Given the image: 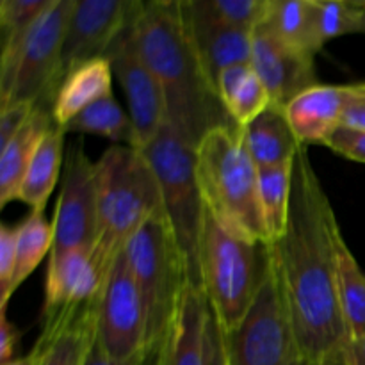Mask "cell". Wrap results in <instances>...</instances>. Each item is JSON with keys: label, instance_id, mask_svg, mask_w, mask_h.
<instances>
[{"label": "cell", "instance_id": "6", "mask_svg": "<svg viewBox=\"0 0 365 365\" xmlns=\"http://www.w3.org/2000/svg\"><path fill=\"white\" fill-rule=\"evenodd\" d=\"M123 253L145 307L146 356L157 365L189 284L187 267L164 214L146 221Z\"/></svg>", "mask_w": 365, "mask_h": 365}, {"label": "cell", "instance_id": "20", "mask_svg": "<svg viewBox=\"0 0 365 365\" xmlns=\"http://www.w3.org/2000/svg\"><path fill=\"white\" fill-rule=\"evenodd\" d=\"M53 0H2V57H0V109L9 103L13 95L18 61L29 32Z\"/></svg>", "mask_w": 365, "mask_h": 365}, {"label": "cell", "instance_id": "9", "mask_svg": "<svg viewBox=\"0 0 365 365\" xmlns=\"http://www.w3.org/2000/svg\"><path fill=\"white\" fill-rule=\"evenodd\" d=\"M96 342L116 362L146 355L145 307L125 253L114 260L100 289Z\"/></svg>", "mask_w": 365, "mask_h": 365}, {"label": "cell", "instance_id": "31", "mask_svg": "<svg viewBox=\"0 0 365 365\" xmlns=\"http://www.w3.org/2000/svg\"><path fill=\"white\" fill-rule=\"evenodd\" d=\"M200 9L230 27L253 32L266 18L271 0H196Z\"/></svg>", "mask_w": 365, "mask_h": 365}, {"label": "cell", "instance_id": "29", "mask_svg": "<svg viewBox=\"0 0 365 365\" xmlns=\"http://www.w3.org/2000/svg\"><path fill=\"white\" fill-rule=\"evenodd\" d=\"M292 163L259 168V191L271 242L285 234L292 196Z\"/></svg>", "mask_w": 365, "mask_h": 365}, {"label": "cell", "instance_id": "25", "mask_svg": "<svg viewBox=\"0 0 365 365\" xmlns=\"http://www.w3.org/2000/svg\"><path fill=\"white\" fill-rule=\"evenodd\" d=\"M64 138H66L64 128L53 125L46 132V135L36 150L34 157H32V163L29 166L24 182H21L16 198L27 203L31 210H43L45 212L46 202L56 189L57 178L61 175L63 159H66L64 157Z\"/></svg>", "mask_w": 365, "mask_h": 365}, {"label": "cell", "instance_id": "13", "mask_svg": "<svg viewBox=\"0 0 365 365\" xmlns=\"http://www.w3.org/2000/svg\"><path fill=\"white\" fill-rule=\"evenodd\" d=\"M143 6L139 0H75L61 53L59 88L75 68L102 59Z\"/></svg>", "mask_w": 365, "mask_h": 365}, {"label": "cell", "instance_id": "32", "mask_svg": "<svg viewBox=\"0 0 365 365\" xmlns=\"http://www.w3.org/2000/svg\"><path fill=\"white\" fill-rule=\"evenodd\" d=\"M321 32L324 41L365 32L364 0H319Z\"/></svg>", "mask_w": 365, "mask_h": 365}, {"label": "cell", "instance_id": "34", "mask_svg": "<svg viewBox=\"0 0 365 365\" xmlns=\"http://www.w3.org/2000/svg\"><path fill=\"white\" fill-rule=\"evenodd\" d=\"M324 146L339 155L346 157L349 160L365 164V132L355 130V128L339 127L334 134L328 138Z\"/></svg>", "mask_w": 365, "mask_h": 365}, {"label": "cell", "instance_id": "2", "mask_svg": "<svg viewBox=\"0 0 365 365\" xmlns=\"http://www.w3.org/2000/svg\"><path fill=\"white\" fill-rule=\"evenodd\" d=\"M141 56L159 81L166 121L192 146L220 127H239L203 71L182 16L180 0L145 2L135 24Z\"/></svg>", "mask_w": 365, "mask_h": 365}, {"label": "cell", "instance_id": "12", "mask_svg": "<svg viewBox=\"0 0 365 365\" xmlns=\"http://www.w3.org/2000/svg\"><path fill=\"white\" fill-rule=\"evenodd\" d=\"M139 14L128 21L127 27L114 39L103 59L109 61L113 75L123 89L128 116L134 125L135 148L141 150L155 138L166 121V102L159 81L139 50L135 36Z\"/></svg>", "mask_w": 365, "mask_h": 365}, {"label": "cell", "instance_id": "39", "mask_svg": "<svg viewBox=\"0 0 365 365\" xmlns=\"http://www.w3.org/2000/svg\"><path fill=\"white\" fill-rule=\"evenodd\" d=\"M86 365H155V362H152V360H150L146 355L138 356V359L127 360V362H116V360L109 359V356L103 353V349L100 348V344L96 342V337H95L91 349H89V355H88V360H86Z\"/></svg>", "mask_w": 365, "mask_h": 365}, {"label": "cell", "instance_id": "28", "mask_svg": "<svg viewBox=\"0 0 365 365\" xmlns=\"http://www.w3.org/2000/svg\"><path fill=\"white\" fill-rule=\"evenodd\" d=\"M64 132L100 135L113 141V145L135 146V132L130 116L121 109L113 95L82 110L64 127Z\"/></svg>", "mask_w": 365, "mask_h": 365}, {"label": "cell", "instance_id": "7", "mask_svg": "<svg viewBox=\"0 0 365 365\" xmlns=\"http://www.w3.org/2000/svg\"><path fill=\"white\" fill-rule=\"evenodd\" d=\"M141 152L159 182L164 217L184 257L189 284L202 289L198 252L205 203L196 175V146L164 121Z\"/></svg>", "mask_w": 365, "mask_h": 365}, {"label": "cell", "instance_id": "4", "mask_svg": "<svg viewBox=\"0 0 365 365\" xmlns=\"http://www.w3.org/2000/svg\"><path fill=\"white\" fill-rule=\"evenodd\" d=\"M196 175L207 209L250 241L271 245L259 191V166L241 139V127L210 130L196 146Z\"/></svg>", "mask_w": 365, "mask_h": 365}, {"label": "cell", "instance_id": "15", "mask_svg": "<svg viewBox=\"0 0 365 365\" xmlns=\"http://www.w3.org/2000/svg\"><path fill=\"white\" fill-rule=\"evenodd\" d=\"M102 284L103 274L96 266L93 252L77 250L48 260L41 327L57 323L95 302Z\"/></svg>", "mask_w": 365, "mask_h": 365}, {"label": "cell", "instance_id": "23", "mask_svg": "<svg viewBox=\"0 0 365 365\" xmlns=\"http://www.w3.org/2000/svg\"><path fill=\"white\" fill-rule=\"evenodd\" d=\"M113 95V70L107 59H95L75 68L63 81L52 106V118L64 128L75 116L98 100Z\"/></svg>", "mask_w": 365, "mask_h": 365}, {"label": "cell", "instance_id": "3", "mask_svg": "<svg viewBox=\"0 0 365 365\" xmlns=\"http://www.w3.org/2000/svg\"><path fill=\"white\" fill-rule=\"evenodd\" d=\"M98 230L93 257L106 278L135 232L164 214L159 182L145 153L135 146L110 145L96 160Z\"/></svg>", "mask_w": 365, "mask_h": 365}, {"label": "cell", "instance_id": "37", "mask_svg": "<svg viewBox=\"0 0 365 365\" xmlns=\"http://www.w3.org/2000/svg\"><path fill=\"white\" fill-rule=\"evenodd\" d=\"M341 127L365 132V82L348 86L344 107H342Z\"/></svg>", "mask_w": 365, "mask_h": 365}, {"label": "cell", "instance_id": "8", "mask_svg": "<svg viewBox=\"0 0 365 365\" xmlns=\"http://www.w3.org/2000/svg\"><path fill=\"white\" fill-rule=\"evenodd\" d=\"M228 365H307L269 252L266 277L242 323L225 331Z\"/></svg>", "mask_w": 365, "mask_h": 365}, {"label": "cell", "instance_id": "33", "mask_svg": "<svg viewBox=\"0 0 365 365\" xmlns=\"http://www.w3.org/2000/svg\"><path fill=\"white\" fill-rule=\"evenodd\" d=\"M16 267V227H0V310H7Z\"/></svg>", "mask_w": 365, "mask_h": 365}, {"label": "cell", "instance_id": "41", "mask_svg": "<svg viewBox=\"0 0 365 365\" xmlns=\"http://www.w3.org/2000/svg\"><path fill=\"white\" fill-rule=\"evenodd\" d=\"M344 365H365V335L349 342L344 355Z\"/></svg>", "mask_w": 365, "mask_h": 365}, {"label": "cell", "instance_id": "30", "mask_svg": "<svg viewBox=\"0 0 365 365\" xmlns=\"http://www.w3.org/2000/svg\"><path fill=\"white\" fill-rule=\"evenodd\" d=\"M43 214V210H31V214L16 225V267L13 291H16L34 273L46 253H52L53 227Z\"/></svg>", "mask_w": 365, "mask_h": 365}, {"label": "cell", "instance_id": "11", "mask_svg": "<svg viewBox=\"0 0 365 365\" xmlns=\"http://www.w3.org/2000/svg\"><path fill=\"white\" fill-rule=\"evenodd\" d=\"M96 196V163L88 157L84 143L77 141L68 148L64 159L63 185L52 223L53 246L50 260L77 250L95 252L98 230Z\"/></svg>", "mask_w": 365, "mask_h": 365}, {"label": "cell", "instance_id": "1", "mask_svg": "<svg viewBox=\"0 0 365 365\" xmlns=\"http://www.w3.org/2000/svg\"><path fill=\"white\" fill-rule=\"evenodd\" d=\"M337 228L330 198L302 146L292 164L287 228L269 252L307 365H344L349 344L337 289Z\"/></svg>", "mask_w": 365, "mask_h": 365}, {"label": "cell", "instance_id": "35", "mask_svg": "<svg viewBox=\"0 0 365 365\" xmlns=\"http://www.w3.org/2000/svg\"><path fill=\"white\" fill-rule=\"evenodd\" d=\"M34 106L29 102H11L0 109V150L24 128Z\"/></svg>", "mask_w": 365, "mask_h": 365}, {"label": "cell", "instance_id": "22", "mask_svg": "<svg viewBox=\"0 0 365 365\" xmlns=\"http://www.w3.org/2000/svg\"><path fill=\"white\" fill-rule=\"evenodd\" d=\"M262 24L285 45L316 57L324 46L319 0H271Z\"/></svg>", "mask_w": 365, "mask_h": 365}, {"label": "cell", "instance_id": "24", "mask_svg": "<svg viewBox=\"0 0 365 365\" xmlns=\"http://www.w3.org/2000/svg\"><path fill=\"white\" fill-rule=\"evenodd\" d=\"M96 302L98 298L56 327L41 328L39 337L46 341L41 365H86L96 337Z\"/></svg>", "mask_w": 365, "mask_h": 365}, {"label": "cell", "instance_id": "19", "mask_svg": "<svg viewBox=\"0 0 365 365\" xmlns=\"http://www.w3.org/2000/svg\"><path fill=\"white\" fill-rule=\"evenodd\" d=\"M241 139L259 168L292 163L302 148L284 107L269 103L255 120L241 127Z\"/></svg>", "mask_w": 365, "mask_h": 365}, {"label": "cell", "instance_id": "14", "mask_svg": "<svg viewBox=\"0 0 365 365\" xmlns=\"http://www.w3.org/2000/svg\"><path fill=\"white\" fill-rule=\"evenodd\" d=\"M252 66L266 86L271 103L284 109L296 96L319 84L314 57L285 45L264 24L253 29Z\"/></svg>", "mask_w": 365, "mask_h": 365}, {"label": "cell", "instance_id": "5", "mask_svg": "<svg viewBox=\"0 0 365 365\" xmlns=\"http://www.w3.org/2000/svg\"><path fill=\"white\" fill-rule=\"evenodd\" d=\"M198 260L210 310L225 331H234L259 294L269 264V245L230 230L205 207Z\"/></svg>", "mask_w": 365, "mask_h": 365}, {"label": "cell", "instance_id": "27", "mask_svg": "<svg viewBox=\"0 0 365 365\" xmlns=\"http://www.w3.org/2000/svg\"><path fill=\"white\" fill-rule=\"evenodd\" d=\"M337 289L349 342L365 335V273L348 248L341 227L335 232ZM349 346V344H348Z\"/></svg>", "mask_w": 365, "mask_h": 365}, {"label": "cell", "instance_id": "17", "mask_svg": "<svg viewBox=\"0 0 365 365\" xmlns=\"http://www.w3.org/2000/svg\"><path fill=\"white\" fill-rule=\"evenodd\" d=\"M348 86L317 84L296 96L285 114L299 145H324L341 127Z\"/></svg>", "mask_w": 365, "mask_h": 365}, {"label": "cell", "instance_id": "18", "mask_svg": "<svg viewBox=\"0 0 365 365\" xmlns=\"http://www.w3.org/2000/svg\"><path fill=\"white\" fill-rule=\"evenodd\" d=\"M207 317L209 302L205 294L200 287L187 284L157 365H205Z\"/></svg>", "mask_w": 365, "mask_h": 365}, {"label": "cell", "instance_id": "16", "mask_svg": "<svg viewBox=\"0 0 365 365\" xmlns=\"http://www.w3.org/2000/svg\"><path fill=\"white\" fill-rule=\"evenodd\" d=\"M180 7L192 48L214 89L227 68L252 63L253 32L214 20L200 9L196 0H180Z\"/></svg>", "mask_w": 365, "mask_h": 365}, {"label": "cell", "instance_id": "36", "mask_svg": "<svg viewBox=\"0 0 365 365\" xmlns=\"http://www.w3.org/2000/svg\"><path fill=\"white\" fill-rule=\"evenodd\" d=\"M205 365H228L225 330L209 307L205 327Z\"/></svg>", "mask_w": 365, "mask_h": 365}, {"label": "cell", "instance_id": "38", "mask_svg": "<svg viewBox=\"0 0 365 365\" xmlns=\"http://www.w3.org/2000/svg\"><path fill=\"white\" fill-rule=\"evenodd\" d=\"M16 327L7 319V310H0V365L14 360V349L18 346Z\"/></svg>", "mask_w": 365, "mask_h": 365}, {"label": "cell", "instance_id": "21", "mask_svg": "<svg viewBox=\"0 0 365 365\" xmlns=\"http://www.w3.org/2000/svg\"><path fill=\"white\" fill-rule=\"evenodd\" d=\"M53 125L52 110L34 107L24 128L0 150V207L18 198L32 157Z\"/></svg>", "mask_w": 365, "mask_h": 365}, {"label": "cell", "instance_id": "10", "mask_svg": "<svg viewBox=\"0 0 365 365\" xmlns=\"http://www.w3.org/2000/svg\"><path fill=\"white\" fill-rule=\"evenodd\" d=\"M73 4L75 0H53L31 29L18 61L9 103L29 102L52 110L59 91L61 53Z\"/></svg>", "mask_w": 365, "mask_h": 365}, {"label": "cell", "instance_id": "40", "mask_svg": "<svg viewBox=\"0 0 365 365\" xmlns=\"http://www.w3.org/2000/svg\"><path fill=\"white\" fill-rule=\"evenodd\" d=\"M45 353H46V341H43L41 337H38L34 348L29 351V355L20 356V359H14L4 365H41L43 359H45Z\"/></svg>", "mask_w": 365, "mask_h": 365}, {"label": "cell", "instance_id": "26", "mask_svg": "<svg viewBox=\"0 0 365 365\" xmlns=\"http://www.w3.org/2000/svg\"><path fill=\"white\" fill-rule=\"evenodd\" d=\"M216 89L225 110L239 127L255 120L271 103L269 93L252 63L227 68L217 78Z\"/></svg>", "mask_w": 365, "mask_h": 365}]
</instances>
